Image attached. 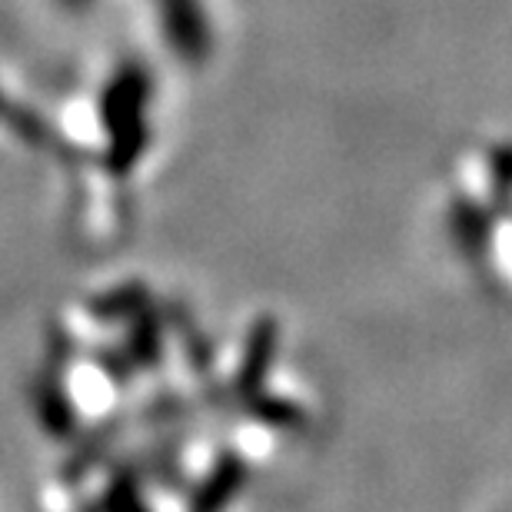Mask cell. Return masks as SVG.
<instances>
[{
	"mask_svg": "<svg viewBox=\"0 0 512 512\" xmlns=\"http://www.w3.org/2000/svg\"><path fill=\"white\" fill-rule=\"evenodd\" d=\"M100 120H104V150L107 170L114 177H130L147 153L150 143V80L140 67H120L100 100Z\"/></svg>",
	"mask_w": 512,
	"mask_h": 512,
	"instance_id": "6da1fadb",
	"label": "cell"
},
{
	"mask_svg": "<svg viewBox=\"0 0 512 512\" xmlns=\"http://www.w3.org/2000/svg\"><path fill=\"white\" fill-rule=\"evenodd\" d=\"M160 14H163V27H167V37L173 40L177 54L187 60H203L210 54V30L207 20H203L200 0H157Z\"/></svg>",
	"mask_w": 512,
	"mask_h": 512,
	"instance_id": "7a4b0ae2",
	"label": "cell"
},
{
	"mask_svg": "<svg viewBox=\"0 0 512 512\" xmlns=\"http://www.w3.org/2000/svg\"><path fill=\"white\" fill-rule=\"evenodd\" d=\"M64 10H74V14H80V10H87V7H94V0H57Z\"/></svg>",
	"mask_w": 512,
	"mask_h": 512,
	"instance_id": "3957f363",
	"label": "cell"
}]
</instances>
